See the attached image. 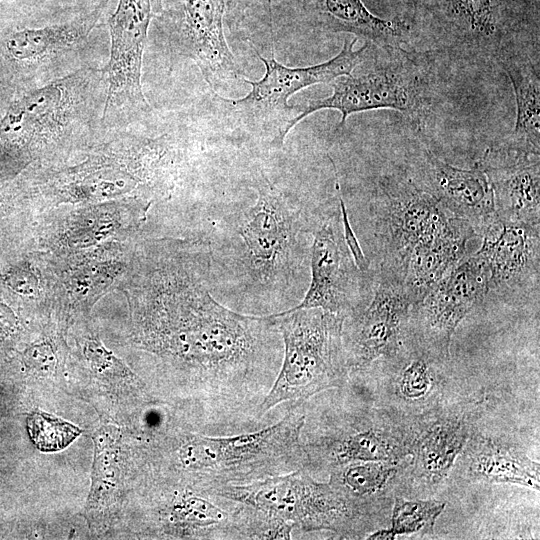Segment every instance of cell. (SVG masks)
Listing matches in <instances>:
<instances>
[{
  "instance_id": "1",
  "label": "cell",
  "mask_w": 540,
  "mask_h": 540,
  "mask_svg": "<svg viewBox=\"0 0 540 540\" xmlns=\"http://www.w3.org/2000/svg\"><path fill=\"white\" fill-rule=\"evenodd\" d=\"M167 262L152 276L147 340L181 373L194 425L209 435L266 426L259 406L283 354L273 314L239 313L213 296L206 241Z\"/></svg>"
},
{
  "instance_id": "2",
  "label": "cell",
  "mask_w": 540,
  "mask_h": 540,
  "mask_svg": "<svg viewBox=\"0 0 540 540\" xmlns=\"http://www.w3.org/2000/svg\"><path fill=\"white\" fill-rule=\"evenodd\" d=\"M250 205L212 212L209 248L212 290L241 306L278 313L305 290L308 238L321 208L309 209L258 169ZM300 302V301H299Z\"/></svg>"
},
{
  "instance_id": "3",
  "label": "cell",
  "mask_w": 540,
  "mask_h": 540,
  "mask_svg": "<svg viewBox=\"0 0 540 540\" xmlns=\"http://www.w3.org/2000/svg\"><path fill=\"white\" fill-rule=\"evenodd\" d=\"M376 275L400 285L413 305L464 256L477 236L411 178H380L371 203Z\"/></svg>"
},
{
  "instance_id": "4",
  "label": "cell",
  "mask_w": 540,
  "mask_h": 540,
  "mask_svg": "<svg viewBox=\"0 0 540 540\" xmlns=\"http://www.w3.org/2000/svg\"><path fill=\"white\" fill-rule=\"evenodd\" d=\"M102 69L85 67L18 93L0 118V181L21 173L44 149L103 125Z\"/></svg>"
},
{
  "instance_id": "5",
  "label": "cell",
  "mask_w": 540,
  "mask_h": 540,
  "mask_svg": "<svg viewBox=\"0 0 540 540\" xmlns=\"http://www.w3.org/2000/svg\"><path fill=\"white\" fill-rule=\"evenodd\" d=\"M303 406L287 410L274 424L254 431L209 435L189 433L171 450L175 467L194 489L209 492L308 468L301 431Z\"/></svg>"
},
{
  "instance_id": "6",
  "label": "cell",
  "mask_w": 540,
  "mask_h": 540,
  "mask_svg": "<svg viewBox=\"0 0 540 540\" xmlns=\"http://www.w3.org/2000/svg\"><path fill=\"white\" fill-rule=\"evenodd\" d=\"M283 354L278 374L259 406L264 417L276 406H302L316 394L341 388L350 378L342 328L344 317L319 308L273 314Z\"/></svg>"
},
{
  "instance_id": "7",
  "label": "cell",
  "mask_w": 540,
  "mask_h": 540,
  "mask_svg": "<svg viewBox=\"0 0 540 540\" xmlns=\"http://www.w3.org/2000/svg\"><path fill=\"white\" fill-rule=\"evenodd\" d=\"M209 495L263 511L302 533L329 531L342 539H362L377 525L362 506L329 481H316L306 469L225 485Z\"/></svg>"
},
{
  "instance_id": "8",
  "label": "cell",
  "mask_w": 540,
  "mask_h": 540,
  "mask_svg": "<svg viewBox=\"0 0 540 540\" xmlns=\"http://www.w3.org/2000/svg\"><path fill=\"white\" fill-rule=\"evenodd\" d=\"M375 47L377 52L370 61L366 53L350 74L331 82L330 96L300 105L294 127L322 109L340 112L336 132L343 128L349 115L376 109L396 110L416 125H422L432 104L430 78L424 65L401 47Z\"/></svg>"
},
{
  "instance_id": "9",
  "label": "cell",
  "mask_w": 540,
  "mask_h": 540,
  "mask_svg": "<svg viewBox=\"0 0 540 540\" xmlns=\"http://www.w3.org/2000/svg\"><path fill=\"white\" fill-rule=\"evenodd\" d=\"M353 40L345 39L341 51L330 60L306 67H287L271 58H265L252 45L265 66L264 76L257 81L243 79L251 86L240 99H227L214 93L222 115L230 124L257 138L267 140L270 148L281 149L301 106L289 105L288 99L296 92L318 84L331 83L348 75L364 59L369 43L354 50Z\"/></svg>"
},
{
  "instance_id": "10",
  "label": "cell",
  "mask_w": 540,
  "mask_h": 540,
  "mask_svg": "<svg viewBox=\"0 0 540 540\" xmlns=\"http://www.w3.org/2000/svg\"><path fill=\"white\" fill-rule=\"evenodd\" d=\"M416 415L388 408L330 412L319 420L305 418L301 440L307 471H330L355 461L401 462L412 452Z\"/></svg>"
},
{
  "instance_id": "11",
  "label": "cell",
  "mask_w": 540,
  "mask_h": 540,
  "mask_svg": "<svg viewBox=\"0 0 540 540\" xmlns=\"http://www.w3.org/2000/svg\"><path fill=\"white\" fill-rule=\"evenodd\" d=\"M310 282L290 309L319 308L344 317L368 303L374 279L362 272L346 243L340 203L322 207L312 231Z\"/></svg>"
},
{
  "instance_id": "12",
  "label": "cell",
  "mask_w": 540,
  "mask_h": 540,
  "mask_svg": "<svg viewBox=\"0 0 540 540\" xmlns=\"http://www.w3.org/2000/svg\"><path fill=\"white\" fill-rule=\"evenodd\" d=\"M161 10L162 0H118L108 20L110 56L102 68L104 126L116 120L130 121L151 110L142 89V62L150 22Z\"/></svg>"
},
{
  "instance_id": "13",
  "label": "cell",
  "mask_w": 540,
  "mask_h": 540,
  "mask_svg": "<svg viewBox=\"0 0 540 540\" xmlns=\"http://www.w3.org/2000/svg\"><path fill=\"white\" fill-rule=\"evenodd\" d=\"M108 1L73 20L45 27L27 26L0 10V81L18 93L35 87L43 68L84 46Z\"/></svg>"
},
{
  "instance_id": "14",
  "label": "cell",
  "mask_w": 540,
  "mask_h": 540,
  "mask_svg": "<svg viewBox=\"0 0 540 540\" xmlns=\"http://www.w3.org/2000/svg\"><path fill=\"white\" fill-rule=\"evenodd\" d=\"M481 410L480 401L446 400L416 415V434L401 473L400 490L410 489L411 495L415 490L435 492L448 478L457 457L477 429Z\"/></svg>"
},
{
  "instance_id": "15",
  "label": "cell",
  "mask_w": 540,
  "mask_h": 540,
  "mask_svg": "<svg viewBox=\"0 0 540 540\" xmlns=\"http://www.w3.org/2000/svg\"><path fill=\"white\" fill-rule=\"evenodd\" d=\"M485 296L483 264L475 254L465 255L411 308L407 336L432 353L450 358L457 326Z\"/></svg>"
},
{
  "instance_id": "16",
  "label": "cell",
  "mask_w": 540,
  "mask_h": 540,
  "mask_svg": "<svg viewBox=\"0 0 540 540\" xmlns=\"http://www.w3.org/2000/svg\"><path fill=\"white\" fill-rule=\"evenodd\" d=\"M371 293L366 306L343 322L342 341L350 376L394 355L407 337L412 303L403 288L376 275Z\"/></svg>"
},
{
  "instance_id": "17",
  "label": "cell",
  "mask_w": 540,
  "mask_h": 540,
  "mask_svg": "<svg viewBox=\"0 0 540 540\" xmlns=\"http://www.w3.org/2000/svg\"><path fill=\"white\" fill-rule=\"evenodd\" d=\"M540 226L508 223L497 218L480 235L475 255L486 272L487 295L501 298L538 291Z\"/></svg>"
},
{
  "instance_id": "18",
  "label": "cell",
  "mask_w": 540,
  "mask_h": 540,
  "mask_svg": "<svg viewBox=\"0 0 540 540\" xmlns=\"http://www.w3.org/2000/svg\"><path fill=\"white\" fill-rule=\"evenodd\" d=\"M448 360L407 336L394 355L377 360L384 372L385 408L418 415L446 401Z\"/></svg>"
},
{
  "instance_id": "19",
  "label": "cell",
  "mask_w": 540,
  "mask_h": 540,
  "mask_svg": "<svg viewBox=\"0 0 540 540\" xmlns=\"http://www.w3.org/2000/svg\"><path fill=\"white\" fill-rule=\"evenodd\" d=\"M228 0H181L180 20L174 45L194 60L212 91L232 82H243L244 72L236 63L223 31Z\"/></svg>"
},
{
  "instance_id": "20",
  "label": "cell",
  "mask_w": 540,
  "mask_h": 540,
  "mask_svg": "<svg viewBox=\"0 0 540 540\" xmlns=\"http://www.w3.org/2000/svg\"><path fill=\"white\" fill-rule=\"evenodd\" d=\"M413 181L452 214L468 222L477 236L498 218L491 185L477 163L471 169L458 168L424 150Z\"/></svg>"
},
{
  "instance_id": "21",
  "label": "cell",
  "mask_w": 540,
  "mask_h": 540,
  "mask_svg": "<svg viewBox=\"0 0 540 540\" xmlns=\"http://www.w3.org/2000/svg\"><path fill=\"white\" fill-rule=\"evenodd\" d=\"M477 164L487 175L500 220L540 226L539 155L490 147Z\"/></svg>"
},
{
  "instance_id": "22",
  "label": "cell",
  "mask_w": 540,
  "mask_h": 540,
  "mask_svg": "<svg viewBox=\"0 0 540 540\" xmlns=\"http://www.w3.org/2000/svg\"><path fill=\"white\" fill-rule=\"evenodd\" d=\"M455 464L466 480L511 483L539 490V463L530 459L520 448L481 434L478 428L468 439Z\"/></svg>"
},
{
  "instance_id": "23",
  "label": "cell",
  "mask_w": 540,
  "mask_h": 540,
  "mask_svg": "<svg viewBox=\"0 0 540 540\" xmlns=\"http://www.w3.org/2000/svg\"><path fill=\"white\" fill-rule=\"evenodd\" d=\"M512 0H424L433 18L460 41L496 53L510 23Z\"/></svg>"
},
{
  "instance_id": "24",
  "label": "cell",
  "mask_w": 540,
  "mask_h": 540,
  "mask_svg": "<svg viewBox=\"0 0 540 540\" xmlns=\"http://www.w3.org/2000/svg\"><path fill=\"white\" fill-rule=\"evenodd\" d=\"M515 94L516 121L512 133L495 148L539 155L540 78L539 69L527 55L501 46L496 53Z\"/></svg>"
},
{
  "instance_id": "25",
  "label": "cell",
  "mask_w": 540,
  "mask_h": 540,
  "mask_svg": "<svg viewBox=\"0 0 540 540\" xmlns=\"http://www.w3.org/2000/svg\"><path fill=\"white\" fill-rule=\"evenodd\" d=\"M406 460L346 463L328 471L329 482L379 521L400 491L401 472Z\"/></svg>"
},
{
  "instance_id": "26",
  "label": "cell",
  "mask_w": 540,
  "mask_h": 540,
  "mask_svg": "<svg viewBox=\"0 0 540 540\" xmlns=\"http://www.w3.org/2000/svg\"><path fill=\"white\" fill-rule=\"evenodd\" d=\"M318 22L326 31L350 33L377 47H401L411 27L402 18L383 19L371 13L362 0H312Z\"/></svg>"
},
{
  "instance_id": "27",
  "label": "cell",
  "mask_w": 540,
  "mask_h": 540,
  "mask_svg": "<svg viewBox=\"0 0 540 540\" xmlns=\"http://www.w3.org/2000/svg\"><path fill=\"white\" fill-rule=\"evenodd\" d=\"M391 528L378 529L367 539H394L398 535H431L438 516L446 503L435 499H405L395 495L393 500Z\"/></svg>"
},
{
  "instance_id": "28",
  "label": "cell",
  "mask_w": 540,
  "mask_h": 540,
  "mask_svg": "<svg viewBox=\"0 0 540 540\" xmlns=\"http://www.w3.org/2000/svg\"><path fill=\"white\" fill-rule=\"evenodd\" d=\"M27 428L35 446L44 452L67 447L81 433L72 423L42 411H35L28 417Z\"/></svg>"
},
{
  "instance_id": "29",
  "label": "cell",
  "mask_w": 540,
  "mask_h": 540,
  "mask_svg": "<svg viewBox=\"0 0 540 540\" xmlns=\"http://www.w3.org/2000/svg\"><path fill=\"white\" fill-rule=\"evenodd\" d=\"M110 432L101 431L95 438L96 457L93 477V490L91 494V503L97 504L112 493L117 481V463L115 461V450L110 449ZM91 504V505H92Z\"/></svg>"
},
{
  "instance_id": "30",
  "label": "cell",
  "mask_w": 540,
  "mask_h": 540,
  "mask_svg": "<svg viewBox=\"0 0 540 540\" xmlns=\"http://www.w3.org/2000/svg\"><path fill=\"white\" fill-rule=\"evenodd\" d=\"M4 284L22 296H35L39 292V280L28 264L11 266L3 275Z\"/></svg>"
},
{
  "instance_id": "31",
  "label": "cell",
  "mask_w": 540,
  "mask_h": 540,
  "mask_svg": "<svg viewBox=\"0 0 540 540\" xmlns=\"http://www.w3.org/2000/svg\"><path fill=\"white\" fill-rule=\"evenodd\" d=\"M22 359L27 368L36 374L50 375L56 365V356L49 343H38L26 348Z\"/></svg>"
},
{
  "instance_id": "32",
  "label": "cell",
  "mask_w": 540,
  "mask_h": 540,
  "mask_svg": "<svg viewBox=\"0 0 540 540\" xmlns=\"http://www.w3.org/2000/svg\"><path fill=\"white\" fill-rule=\"evenodd\" d=\"M18 317L4 302L0 301V335H11L18 328Z\"/></svg>"
},
{
  "instance_id": "33",
  "label": "cell",
  "mask_w": 540,
  "mask_h": 540,
  "mask_svg": "<svg viewBox=\"0 0 540 540\" xmlns=\"http://www.w3.org/2000/svg\"><path fill=\"white\" fill-rule=\"evenodd\" d=\"M18 92L8 84L0 81V118Z\"/></svg>"
},
{
  "instance_id": "34",
  "label": "cell",
  "mask_w": 540,
  "mask_h": 540,
  "mask_svg": "<svg viewBox=\"0 0 540 540\" xmlns=\"http://www.w3.org/2000/svg\"><path fill=\"white\" fill-rule=\"evenodd\" d=\"M271 1H272V0H267V3H268V5H270V4H271Z\"/></svg>"
},
{
  "instance_id": "35",
  "label": "cell",
  "mask_w": 540,
  "mask_h": 540,
  "mask_svg": "<svg viewBox=\"0 0 540 540\" xmlns=\"http://www.w3.org/2000/svg\"><path fill=\"white\" fill-rule=\"evenodd\" d=\"M2 0H0V3H1Z\"/></svg>"
},
{
  "instance_id": "36",
  "label": "cell",
  "mask_w": 540,
  "mask_h": 540,
  "mask_svg": "<svg viewBox=\"0 0 540 540\" xmlns=\"http://www.w3.org/2000/svg\"><path fill=\"white\" fill-rule=\"evenodd\" d=\"M229 1V0H228Z\"/></svg>"
},
{
  "instance_id": "37",
  "label": "cell",
  "mask_w": 540,
  "mask_h": 540,
  "mask_svg": "<svg viewBox=\"0 0 540 540\" xmlns=\"http://www.w3.org/2000/svg\"><path fill=\"white\" fill-rule=\"evenodd\" d=\"M538 1V0H537Z\"/></svg>"
}]
</instances>
